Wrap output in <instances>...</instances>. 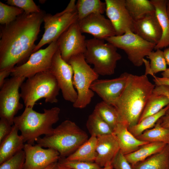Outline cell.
Wrapping results in <instances>:
<instances>
[{
  "mask_svg": "<svg viewBox=\"0 0 169 169\" xmlns=\"http://www.w3.org/2000/svg\"><path fill=\"white\" fill-rule=\"evenodd\" d=\"M45 14L43 11L29 14L24 12L10 23L1 26L0 70L13 69L28 60L36 46Z\"/></svg>",
  "mask_w": 169,
  "mask_h": 169,
  "instance_id": "cell-1",
  "label": "cell"
},
{
  "mask_svg": "<svg viewBox=\"0 0 169 169\" xmlns=\"http://www.w3.org/2000/svg\"><path fill=\"white\" fill-rule=\"evenodd\" d=\"M155 86L145 74H130L125 88L114 105L118 112L120 122L125 124L128 128L138 123Z\"/></svg>",
  "mask_w": 169,
  "mask_h": 169,
  "instance_id": "cell-2",
  "label": "cell"
},
{
  "mask_svg": "<svg viewBox=\"0 0 169 169\" xmlns=\"http://www.w3.org/2000/svg\"><path fill=\"white\" fill-rule=\"evenodd\" d=\"M60 111L59 107H54L44 109V112L40 113L32 108L25 107L20 115L15 117L13 125L20 131L24 142L34 145L40 136L46 135L52 132L53 125L59 120Z\"/></svg>",
  "mask_w": 169,
  "mask_h": 169,
  "instance_id": "cell-3",
  "label": "cell"
},
{
  "mask_svg": "<svg viewBox=\"0 0 169 169\" xmlns=\"http://www.w3.org/2000/svg\"><path fill=\"white\" fill-rule=\"evenodd\" d=\"M88 140L86 132L69 120L62 122L49 134L39 137L35 142L42 147L57 151L60 157H67Z\"/></svg>",
  "mask_w": 169,
  "mask_h": 169,
  "instance_id": "cell-4",
  "label": "cell"
},
{
  "mask_svg": "<svg viewBox=\"0 0 169 169\" xmlns=\"http://www.w3.org/2000/svg\"><path fill=\"white\" fill-rule=\"evenodd\" d=\"M20 89L21 98L25 107L32 108L42 98L46 103H57L60 90L55 78L49 72L38 73L27 78Z\"/></svg>",
  "mask_w": 169,
  "mask_h": 169,
  "instance_id": "cell-5",
  "label": "cell"
},
{
  "mask_svg": "<svg viewBox=\"0 0 169 169\" xmlns=\"http://www.w3.org/2000/svg\"><path fill=\"white\" fill-rule=\"evenodd\" d=\"M84 54L87 63L93 65L95 71L103 76L113 74L117 61L121 58L115 46L95 38L86 40V50Z\"/></svg>",
  "mask_w": 169,
  "mask_h": 169,
  "instance_id": "cell-6",
  "label": "cell"
},
{
  "mask_svg": "<svg viewBox=\"0 0 169 169\" xmlns=\"http://www.w3.org/2000/svg\"><path fill=\"white\" fill-rule=\"evenodd\" d=\"M68 63L73 69V84L78 95L76 101L73 104V106L76 108H84L90 104L94 95L90 87L98 79L99 75L87 63L84 54L72 57Z\"/></svg>",
  "mask_w": 169,
  "mask_h": 169,
  "instance_id": "cell-7",
  "label": "cell"
},
{
  "mask_svg": "<svg viewBox=\"0 0 169 169\" xmlns=\"http://www.w3.org/2000/svg\"><path fill=\"white\" fill-rule=\"evenodd\" d=\"M117 49L123 50L130 61L135 66L143 64V59L155 49L156 45L148 42L131 31L120 36H115L105 40Z\"/></svg>",
  "mask_w": 169,
  "mask_h": 169,
  "instance_id": "cell-8",
  "label": "cell"
},
{
  "mask_svg": "<svg viewBox=\"0 0 169 169\" xmlns=\"http://www.w3.org/2000/svg\"><path fill=\"white\" fill-rule=\"evenodd\" d=\"M25 78L12 76L6 79L0 91V117L13 125L15 115L23 107L20 101L19 90Z\"/></svg>",
  "mask_w": 169,
  "mask_h": 169,
  "instance_id": "cell-9",
  "label": "cell"
},
{
  "mask_svg": "<svg viewBox=\"0 0 169 169\" xmlns=\"http://www.w3.org/2000/svg\"><path fill=\"white\" fill-rule=\"evenodd\" d=\"M57 40L33 53L24 63L15 66L11 74L12 76L27 78L38 73L49 72L53 57L58 49Z\"/></svg>",
  "mask_w": 169,
  "mask_h": 169,
  "instance_id": "cell-10",
  "label": "cell"
},
{
  "mask_svg": "<svg viewBox=\"0 0 169 169\" xmlns=\"http://www.w3.org/2000/svg\"><path fill=\"white\" fill-rule=\"evenodd\" d=\"M77 10L54 15L45 13L43 18L44 33L33 51V53L43 46L56 41L73 24L78 21Z\"/></svg>",
  "mask_w": 169,
  "mask_h": 169,
  "instance_id": "cell-11",
  "label": "cell"
},
{
  "mask_svg": "<svg viewBox=\"0 0 169 169\" xmlns=\"http://www.w3.org/2000/svg\"><path fill=\"white\" fill-rule=\"evenodd\" d=\"M49 72L55 78L64 99L74 103L78 95L73 84V69L62 58L58 48L53 57Z\"/></svg>",
  "mask_w": 169,
  "mask_h": 169,
  "instance_id": "cell-12",
  "label": "cell"
},
{
  "mask_svg": "<svg viewBox=\"0 0 169 169\" xmlns=\"http://www.w3.org/2000/svg\"><path fill=\"white\" fill-rule=\"evenodd\" d=\"M86 40L80 30L78 21L73 24L57 40L63 59L68 63L72 57L84 54L86 50Z\"/></svg>",
  "mask_w": 169,
  "mask_h": 169,
  "instance_id": "cell-13",
  "label": "cell"
},
{
  "mask_svg": "<svg viewBox=\"0 0 169 169\" xmlns=\"http://www.w3.org/2000/svg\"><path fill=\"white\" fill-rule=\"evenodd\" d=\"M106 16L113 26L116 36L128 31L134 33V21L125 5V0H105Z\"/></svg>",
  "mask_w": 169,
  "mask_h": 169,
  "instance_id": "cell-14",
  "label": "cell"
},
{
  "mask_svg": "<svg viewBox=\"0 0 169 169\" xmlns=\"http://www.w3.org/2000/svg\"><path fill=\"white\" fill-rule=\"evenodd\" d=\"M129 74L125 72L114 79H98L92 84L90 89L103 101L114 106L125 88Z\"/></svg>",
  "mask_w": 169,
  "mask_h": 169,
  "instance_id": "cell-15",
  "label": "cell"
},
{
  "mask_svg": "<svg viewBox=\"0 0 169 169\" xmlns=\"http://www.w3.org/2000/svg\"><path fill=\"white\" fill-rule=\"evenodd\" d=\"M23 150L25 155L23 169H44L58 162L60 157L56 150L51 148L44 149L37 144H25Z\"/></svg>",
  "mask_w": 169,
  "mask_h": 169,
  "instance_id": "cell-16",
  "label": "cell"
},
{
  "mask_svg": "<svg viewBox=\"0 0 169 169\" xmlns=\"http://www.w3.org/2000/svg\"><path fill=\"white\" fill-rule=\"evenodd\" d=\"M78 22L82 33L90 34L94 38L105 40L116 35L110 21L102 14H92Z\"/></svg>",
  "mask_w": 169,
  "mask_h": 169,
  "instance_id": "cell-17",
  "label": "cell"
},
{
  "mask_svg": "<svg viewBox=\"0 0 169 169\" xmlns=\"http://www.w3.org/2000/svg\"><path fill=\"white\" fill-rule=\"evenodd\" d=\"M134 33L144 40L157 44L161 38L162 32L156 13L134 21Z\"/></svg>",
  "mask_w": 169,
  "mask_h": 169,
  "instance_id": "cell-18",
  "label": "cell"
},
{
  "mask_svg": "<svg viewBox=\"0 0 169 169\" xmlns=\"http://www.w3.org/2000/svg\"><path fill=\"white\" fill-rule=\"evenodd\" d=\"M96 151L97 155L95 162L103 167L112 160L120 151L118 141L113 134L97 137Z\"/></svg>",
  "mask_w": 169,
  "mask_h": 169,
  "instance_id": "cell-19",
  "label": "cell"
},
{
  "mask_svg": "<svg viewBox=\"0 0 169 169\" xmlns=\"http://www.w3.org/2000/svg\"><path fill=\"white\" fill-rule=\"evenodd\" d=\"M119 144L120 150L124 155L131 153L148 142L138 139L129 131L124 123L119 122L113 130Z\"/></svg>",
  "mask_w": 169,
  "mask_h": 169,
  "instance_id": "cell-20",
  "label": "cell"
},
{
  "mask_svg": "<svg viewBox=\"0 0 169 169\" xmlns=\"http://www.w3.org/2000/svg\"><path fill=\"white\" fill-rule=\"evenodd\" d=\"M19 130L14 125L11 133L0 143V164L23 150L25 143Z\"/></svg>",
  "mask_w": 169,
  "mask_h": 169,
  "instance_id": "cell-21",
  "label": "cell"
},
{
  "mask_svg": "<svg viewBox=\"0 0 169 169\" xmlns=\"http://www.w3.org/2000/svg\"><path fill=\"white\" fill-rule=\"evenodd\" d=\"M155 9V13L161 26L162 35L161 38L155 48L160 49L169 46V19L166 11V0H151Z\"/></svg>",
  "mask_w": 169,
  "mask_h": 169,
  "instance_id": "cell-22",
  "label": "cell"
},
{
  "mask_svg": "<svg viewBox=\"0 0 169 169\" xmlns=\"http://www.w3.org/2000/svg\"><path fill=\"white\" fill-rule=\"evenodd\" d=\"M131 166L133 169H169V145L160 151Z\"/></svg>",
  "mask_w": 169,
  "mask_h": 169,
  "instance_id": "cell-23",
  "label": "cell"
},
{
  "mask_svg": "<svg viewBox=\"0 0 169 169\" xmlns=\"http://www.w3.org/2000/svg\"><path fill=\"white\" fill-rule=\"evenodd\" d=\"M97 137L91 136L73 153L65 157L66 159L70 161L95 162L97 155Z\"/></svg>",
  "mask_w": 169,
  "mask_h": 169,
  "instance_id": "cell-24",
  "label": "cell"
},
{
  "mask_svg": "<svg viewBox=\"0 0 169 169\" xmlns=\"http://www.w3.org/2000/svg\"><path fill=\"white\" fill-rule=\"evenodd\" d=\"M166 145L160 142L148 143L137 150L124 155L129 163L133 165L160 151Z\"/></svg>",
  "mask_w": 169,
  "mask_h": 169,
  "instance_id": "cell-25",
  "label": "cell"
},
{
  "mask_svg": "<svg viewBox=\"0 0 169 169\" xmlns=\"http://www.w3.org/2000/svg\"><path fill=\"white\" fill-rule=\"evenodd\" d=\"M125 5L134 21L155 13V9L151 0H125Z\"/></svg>",
  "mask_w": 169,
  "mask_h": 169,
  "instance_id": "cell-26",
  "label": "cell"
},
{
  "mask_svg": "<svg viewBox=\"0 0 169 169\" xmlns=\"http://www.w3.org/2000/svg\"><path fill=\"white\" fill-rule=\"evenodd\" d=\"M106 3L100 0H78L76 3L78 21L94 13L103 14L106 10Z\"/></svg>",
  "mask_w": 169,
  "mask_h": 169,
  "instance_id": "cell-27",
  "label": "cell"
},
{
  "mask_svg": "<svg viewBox=\"0 0 169 169\" xmlns=\"http://www.w3.org/2000/svg\"><path fill=\"white\" fill-rule=\"evenodd\" d=\"M86 126L91 136L97 137L113 133L112 129L94 110L89 116Z\"/></svg>",
  "mask_w": 169,
  "mask_h": 169,
  "instance_id": "cell-28",
  "label": "cell"
},
{
  "mask_svg": "<svg viewBox=\"0 0 169 169\" xmlns=\"http://www.w3.org/2000/svg\"><path fill=\"white\" fill-rule=\"evenodd\" d=\"M136 137L148 143L160 142L169 145V130L156 122L153 127L146 130Z\"/></svg>",
  "mask_w": 169,
  "mask_h": 169,
  "instance_id": "cell-29",
  "label": "cell"
},
{
  "mask_svg": "<svg viewBox=\"0 0 169 169\" xmlns=\"http://www.w3.org/2000/svg\"><path fill=\"white\" fill-rule=\"evenodd\" d=\"M169 104L166 96L153 93L148 99L140 118V122L146 117L156 114Z\"/></svg>",
  "mask_w": 169,
  "mask_h": 169,
  "instance_id": "cell-30",
  "label": "cell"
},
{
  "mask_svg": "<svg viewBox=\"0 0 169 169\" xmlns=\"http://www.w3.org/2000/svg\"><path fill=\"white\" fill-rule=\"evenodd\" d=\"M94 110L113 131L120 122L119 114L115 107L103 101L96 105Z\"/></svg>",
  "mask_w": 169,
  "mask_h": 169,
  "instance_id": "cell-31",
  "label": "cell"
},
{
  "mask_svg": "<svg viewBox=\"0 0 169 169\" xmlns=\"http://www.w3.org/2000/svg\"><path fill=\"white\" fill-rule=\"evenodd\" d=\"M169 109V104L157 113L146 117L136 125L128 128V130L135 137L139 136L146 130L153 127Z\"/></svg>",
  "mask_w": 169,
  "mask_h": 169,
  "instance_id": "cell-32",
  "label": "cell"
},
{
  "mask_svg": "<svg viewBox=\"0 0 169 169\" xmlns=\"http://www.w3.org/2000/svg\"><path fill=\"white\" fill-rule=\"evenodd\" d=\"M24 12L19 8L0 2V23L1 25L8 24Z\"/></svg>",
  "mask_w": 169,
  "mask_h": 169,
  "instance_id": "cell-33",
  "label": "cell"
},
{
  "mask_svg": "<svg viewBox=\"0 0 169 169\" xmlns=\"http://www.w3.org/2000/svg\"><path fill=\"white\" fill-rule=\"evenodd\" d=\"M150 60V65L153 77L155 74L160 72H163L167 69V64L163 51L160 49L152 51L146 57Z\"/></svg>",
  "mask_w": 169,
  "mask_h": 169,
  "instance_id": "cell-34",
  "label": "cell"
},
{
  "mask_svg": "<svg viewBox=\"0 0 169 169\" xmlns=\"http://www.w3.org/2000/svg\"><path fill=\"white\" fill-rule=\"evenodd\" d=\"M58 163L69 169H103L95 162L78 161H70L65 157H60Z\"/></svg>",
  "mask_w": 169,
  "mask_h": 169,
  "instance_id": "cell-35",
  "label": "cell"
},
{
  "mask_svg": "<svg viewBox=\"0 0 169 169\" xmlns=\"http://www.w3.org/2000/svg\"><path fill=\"white\" fill-rule=\"evenodd\" d=\"M7 3L22 9L28 14L39 13L42 11L33 0H8Z\"/></svg>",
  "mask_w": 169,
  "mask_h": 169,
  "instance_id": "cell-36",
  "label": "cell"
},
{
  "mask_svg": "<svg viewBox=\"0 0 169 169\" xmlns=\"http://www.w3.org/2000/svg\"><path fill=\"white\" fill-rule=\"evenodd\" d=\"M25 159V153L22 150L0 164V169H23Z\"/></svg>",
  "mask_w": 169,
  "mask_h": 169,
  "instance_id": "cell-37",
  "label": "cell"
},
{
  "mask_svg": "<svg viewBox=\"0 0 169 169\" xmlns=\"http://www.w3.org/2000/svg\"><path fill=\"white\" fill-rule=\"evenodd\" d=\"M113 169H133L131 165L120 150L112 161Z\"/></svg>",
  "mask_w": 169,
  "mask_h": 169,
  "instance_id": "cell-38",
  "label": "cell"
},
{
  "mask_svg": "<svg viewBox=\"0 0 169 169\" xmlns=\"http://www.w3.org/2000/svg\"><path fill=\"white\" fill-rule=\"evenodd\" d=\"M12 125H11L5 120H0V143L11 133Z\"/></svg>",
  "mask_w": 169,
  "mask_h": 169,
  "instance_id": "cell-39",
  "label": "cell"
},
{
  "mask_svg": "<svg viewBox=\"0 0 169 169\" xmlns=\"http://www.w3.org/2000/svg\"><path fill=\"white\" fill-rule=\"evenodd\" d=\"M153 93L156 95H165L169 100V86H168L164 85H156L153 90ZM166 113L169 114V109Z\"/></svg>",
  "mask_w": 169,
  "mask_h": 169,
  "instance_id": "cell-40",
  "label": "cell"
},
{
  "mask_svg": "<svg viewBox=\"0 0 169 169\" xmlns=\"http://www.w3.org/2000/svg\"><path fill=\"white\" fill-rule=\"evenodd\" d=\"M13 69L0 70V88L3 84L6 77L11 74Z\"/></svg>",
  "mask_w": 169,
  "mask_h": 169,
  "instance_id": "cell-41",
  "label": "cell"
},
{
  "mask_svg": "<svg viewBox=\"0 0 169 169\" xmlns=\"http://www.w3.org/2000/svg\"><path fill=\"white\" fill-rule=\"evenodd\" d=\"M153 80L156 86L164 85L169 86V78L164 77H159L155 76Z\"/></svg>",
  "mask_w": 169,
  "mask_h": 169,
  "instance_id": "cell-42",
  "label": "cell"
},
{
  "mask_svg": "<svg viewBox=\"0 0 169 169\" xmlns=\"http://www.w3.org/2000/svg\"><path fill=\"white\" fill-rule=\"evenodd\" d=\"M157 122L161 126L169 130V114L166 113L160 118Z\"/></svg>",
  "mask_w": 169,
  "mask_h": 169,
  "instance_id": "cell-43",
  "label": "cell"
},
{
  "mask_svg": "<svg viewBox=\"0 0 169 169\" xmlns=\"http://www.w3.org/2000/svg\"><path fill=\"white\" fill-rule=\"evenodd\" d=\"M144 64L146 66V71L145 74L146 76L148 74H150L153 77V75L151 72L150 65V62L145 59H143Z\"/></svg>",
  "mask_w": 169,
  "mask_h": 169,
  "instance_id": "cell-44",
  "label": "cell"
},
{
  "mask_svg": "<svg viewBox=\"0 0 169 169\" xmlns=\"http://www.w3.org/2000/svg\"><path fill=\"white\" fill-rule=\"evenodd\" d=\"M163 52L167 64L169 66V48L165 49Z\"/></svg>",
  "mask_w": 169,
  "mask_h": 169,
  "instance_id": "cell-45",
  "label": "cell"
},
{
  "mask_svg": "<svg viewBox=\"0 0 169 169\" xmlns=\"http://www.w3.org/2000/svg\"><path fill=\"white\" fill-rule=\"evenodd\" d=\"M161 74L163 77L169 78V68H167L166 70L163 72Z\"/></svg>",
  "mask_w": 169,
  "mask_h": 169,
  "instance_id": "cell-46",
  "label": "cell"
},
{
  "mask_svg": "<svg viewBox=\"0 0 169 169\" xmlns=\"http://www.w3.org/2000/svg\"><path fill=\"white\" fill-rule=\"evenodd\" d=\"M103 169H113L112 161L107 162L103 167Z\"/></svg>",
  "mask_w": 169,
  "mask_h": 169,
  "instance_id": "cell-47",
  "label": "cell"
},
{
  "mask_svg": "<svg viewBox=\"0 0 169 169\" xmlns=\"http://www.w3.org/2000/svg\"><path fill=\"white\" fill-rule=\"evenodd\" d=\"M57 162H55L51 164L44 169H55L57 164Z\"/></svg>",
  "mask_w": 169,
  "mask_h": 169,
  "instance_id": "cell-48",
  "label": "cell"
},
{
  "mask_svg": "<svg viewBox=\"0 0 169 169\" xmlns=\"http://www.w3.org/2000/svg\"><path fill=\"white\" fill-rule=\"evenodd\" d=\"M55 169H69L59 164L57 162V164Z\"/></svg>",
  "mask_w": 169,
  "mask_h": 169,
  "instance_id": "cell-49",
  "label": "cell"
},
{
  "mask_svg": "<svg viewBox=\"0 0 169 169\" xmlns=\"http://www.w3.org/2000/svg\"><path fill=\"white\" fill-rule=\"evenodd\" d=\"M166 11L167 16L169 19V0H167L166 1Z\"/></svg>",
  "mask_w": 169,
  "mask_h": 169,
  "instance_id": "cell-50",
  "label": "cell"
}]
</instances>
